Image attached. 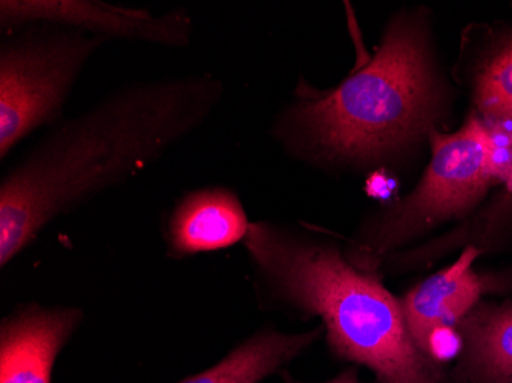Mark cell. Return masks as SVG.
<instances>
[{"label": "cell", "mask_w": 512, "mask_h": 383, "mask_svg": "<svg viewBox=\"0 0 512 383\" xmlns=\"http://www.w3.org/2000/svg\"><path fill=\"white\" fill-rule=\"evenodd\" d=\"M221 92L211 76L135 83L56 126L2 178V267L54 218L145 171L194 134Z\"/></svg>", "instance_id": "obj_1"}, {"label": "cell", "mask_w": 512, "mask_h": 383, "mask_svg": "<svg viewBox=\"0 0 512 383\" xmlns=\"http://www.w3.org/2000/svg\"><path fill=\"white\" fill-rule=\"evenodd\" d=\"M450 103L428 17L404 11L388 23L375 54L338 86L301 83L284 129L316 161L370 166L428 140Z\"/></svg>", "instance_id": "obj_2"}, {"label": "cell", "mask_w": 512, "mask_h": 383, "mask_svg": "<svg viewBox=\"0 0 512 383\" xmlns=\"http://www.w3.org/2000/svg\"><path fill=\"white\" fill-rule=\"evenodd\" d=\"M106 40L68 28L36 31L0 50V157L53 125L92 54Z\"/></svg>", "instance_id": "obj_5"}, {"label": "cell", "mask_w": 512, "mask_h": 383, "mask_svg": "<svg viewBox=\"0 0 512 383\" xmlns=\"http://www.w3.org/2000/svg\"><path fill=\"white\" fill-rule=\"evenodd\" d=\"M483 295L512 296V261L500 269L480 270Z\"/></svg>", "instance_id": "obj_15"}, {"label": "cell", "mask_w": 512, "mask_h": 383, "mask_svg": "<svg viewBox=\"0 0 512 383\" xmlns=\"http://www.w3.org/2000/svg\"><path fill=\"white\" fill-rule=\"evenodd\" d=\"M512 239V195L496 190L490 200L445 235L407 252H396L385 262L396 270L431 266L448 253L474 247L482 255L502 249Z\"/></svg>", "instance_id": "obj_12"}, {"label": "cell", "mask_w": 512, "mask_h": 383, "mask_svg": "<svg viewBox=\"0 0 512 383\" xmlns=\"http://www.w3.org/2000/svg\"><path fill=\"white\" fill-rule=\"evenodd\" d=\"M0 23L10 28L46 23L105 40H132L171 48L189 45L192 36L191 16L181 8L155 16L148 10L115 7L97 0H2Z\"/></svg>", "instance_id": "obj_6"}, {"label": "cell", "mask_w": 512, "mask_h": 383, "mask_svg": "<svg viewBox=\"0 0 512 383\" xmlns=\"http://www.w3.org/2000/svg\"><path fill=\"white\" fill-rule=\"evenodd\" d=\"M431 160L410 194L371 218L347 256L378 272L388 256L442 224L467 220L499 189L485 122L470 109L457 131L428 135Z\"/></svg>", "instance_id": "obj_4"}, {"label": "cell", "mask_w": 512, "mask_h": 383, "mask_svg": "<svg viewBox=\"0 0 512 383\" xmlns=\"http://www.w3.org/2000/svg\"><path fill=\"white\" fill-rule=\"evenodd\" d=\"M480 256L479 250L465 247L451 266L428 276L399 299L405 324L422 353L431 331L459 324L485 296L476 269Z\"/></svg>", "instance_id": "obj_8"}, {"label": "cell", "mask_w": 512, "mask_h": 383, "mask_svg": "<svg viewBox=\"0 0 512 383\" xmlns=\"http://www.w3.org/2000/svg\"><path fill=\"white\" fill-rule=\"evenodd\" d=\"M462 345V336L457 325H447L431 331L425 342L424 354L434 364L444 367L445 364L459 359Z\"/></svg>", "instance_id": "obj_14"}, {"label": "cell", "mask_w": 512, "mask_h": 383, "mask_svg": "<svg viewBox=\"0 0 512 383\" xmlns=\"http://www.w3.org/2000/svg\"><path fill=\"white\" fill-rule=\"evenodd\" d=\"M324 327L307 333L286 334L264 330L255 334L220 364L180 383H260L283 370L321 336Z\"/></svg>", "instance_id": "obj_13"}, {"label": "cell", "mask_w": 512, "mask_h": 383, "mask_svg": "<svg viewBox=\"0 0 512 383\" xmlns=\"http://www.w3.org/2000/svg\"><path fill=\"white\" fill-rule=\"evenodd\" d=\"M77 308L28 305L0 327V383H51L57 354L82 322Z\"/></svg>", "instance_id": "obj_7"}, {"label": "cell", "mask_w": 512, "mask_h": 383, "mask_svg": "<svg viewBox=\"0 0 512 383\" xmlns=\"http://www.w3.org/2000/svg\"><path fill=\"white\" fill-rule=\"evenodd\" d=\"M247 252L281 301L319 316L330 350L364 365L378 383H454L414 344L401 301L378 272L356 266L332 244L270 223L250 224Z\"/></svg>", "instance_id": "obj_3"}, {"label": "cell", "mask_w": 512, "mask_h": 383, "mask_svg": "<svg viewBox=\"0 0 512 383\" xmlns=\"http://www.w3.org/2000/svg\"><path fill=\"white\" fill-rule=\"evenodd\" d=\"M462 351L454 383H512V296L480 301L457 324Z\"/></svg>", "instance_id": "obj_11"}, {"label": "cell", "mask_w": 512, "mask_h": 383, "mask_svg": "<svg viewBox=\"0 0 512 383\" xmlns=\"http://www.w3.org/2000/svg\"><path fill=\"white\" fill-rule=\"evenodd\" d=\"M250 223L240 198L226 187H204L181 198L168 223L178 256L227 249L246 239Z\"/></svg>", "instance_id": "obj_10"}, {"label": "cell", "mask_w": 512, "mask_h": 383, "mask_svg": "<svg viewBox=\"0 0 512 383\" xmlns=\"http://www.w3.org/2000/svg\"><path fill=\"white\" fill-rule=\"evenodd\" d=\"M284 382L286 383H299L296 382L295 379H292V377L289 376V374L284 373ZM327 383H362L361 380H359V374L358 370L356 368H347V370L342 371L341 374H339L338 377H335V379L330 380V382Z\"/></svg>", "instance_id": "obj_16"}, {"label": "cell", "mask_w": 512, "mask_h": 383, "mask_svg": "<svg viewBox=\"0 0 512 383\" xmlns=\"http://www.w3.org/2000/svg\"><path fill=\"white\" fill-rule=\"evenodd\" d=\"M459 80L483 122L512 117V25H474L465 31Z\"/></svg>", "instance_id": "obj_9"}]
</instances>
